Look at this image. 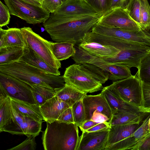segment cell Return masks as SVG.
Here are the masks:
<instances>
[{
	"mask_svg": "<svg viewBox=\"0 0 150 150\" xmlns=\"http://www.w3.org/2000/svg\"><path fill=\"white\" fill-rule=\"evenodd\" d=\"M102 15L98 14L64 16L51 13L43 25L52 39L56 42L74 41L79 44L85 35L98 22Z\"/></svg>",
	"mask_w": 150,
	"mask_h": 150,
	"instance_id": "cell-1",
	"label": "cell"
},
{
	"mask_svg": "<svg viewBox=\"0 0 150 150\" xmlns=\"http://www.w3.org/2000/svg\"><path fill=\"white\" fill-rule=\"evenodd\" d=\"M63 77L66 84L87 93L102 90L109 74L94 65L75 63L66 68Z\"/></svg>",
	"mask_w": 150,
	"mask_h": 150,
	"instance_id": "cell-2",
	"label": "cell"
},
{
	"mask_svg": "<svg viewBox=\"0 0 150 150\" xmlns=\"http://www.w3.org/2000/svg\"><path fill=\"white\" fill-rule=\"evenodd\" d=\"M0 72L8 75L28 85L34 84L43 86L56 92L66 84L63 75L47 73L20 60L0 65Z\"/></svg>",
	"mask_w": 150,
	"mask_h": 150,
	"instance_id": "cell-3",
	"label": "cell"
},
{
	"mask_svg": "<svg viewBox=\"0 0 150 150\" xmlns=\"http://www.w3.org/2000/svg\"><path fill=\"white\" fill-rule=\"evenodd\" d=\"M42 139L45 150H77L79 142L78 126L57 120L46 122Z\"/></svg>",
	"mask_w": 150,
	"mask_h": 150,
	"instance_id": "cell-4",
	"label": "cell"
},
{
	"mask_svg": "<svg viewBox=\"0 0 150 150\" xmlns=\"http://www.w3.org/2000/svg\"><path fill=\"white\" fill-rule=\"evenodd\" d=\"M11 15L16 16L27 23L35 25L43 23L50 13L42 7L30 4L22 0H4Z\"/></svg>",
	"mask_w": 150,
	"mask_h": 150,
	"instance_id": "cell-5",
	"label": "cell"
},
{
	"mask_svg": "<svg viewBox=\"0 0 150 150\" xmlns=\"http://www.w3.org/2000/svg\"><path fill=\"white\" fill-rule=\"evenodd\" d=\"M112 84L124 100L143 108L141 81L137 73L126 79L113 82Z\"/></svg>",
	"mask_w": 150,
	"mask_h": 150,
	"instance_id": "cell-6",
	"label": "cell"
},
{
	"mask_svg": "<svg viewBox=\"0 0 150 150\" xmlns=\"http://www.w3.org/2000/svg\"><path fill=\"white\" fill-rule=\"evenodd\" d=\"M27 47L33 51L50 66L59 69L60 61L55 57L48 45V41L34 32L30 27L21 28Z\"/></svg>",
	"mask_w": 150,
	"mask_h": 150,
	"instance_id": "cell-7",
	"label": "cell"
},
{
	"mask_svg": "<svg viewBox=\"0 0 150 150\" xmlns=\"http://www.w3.org/2000/svg\"><path fill=\"white\" fill-rule=\"evenodd\" d=\"M0 88L8 96L30 104H35L31 86L19 79L0 72Z\"/></svg>",
	"mask_w": 150,
	"mask_h": 150,
	"instance_id": "cell-8",
	"label": "cell"
},
{
	"mask_svg": "<svg viewBox=\"0 0 150 150\" xmlns=\"http://www.w3.org/2000/svg\"><path fill=\"white\" fill-rule=\"evenodd\" d=\"M97 23L131 31L141 30L140 26L130 17L127 10L120 7L110 10L102 15Z\"/></svg>",
	"mask_w": 150,
	"mask_h": 150,
	"instance_id": "cell-9",
	"label": "cell"
},
{
	"mask_svg": "<svg viewBox=\"0 0 150 150\" xmlns=\"http://www.w3.org/2000/svg\"><path fill=\"white\" fill-rule=\"evenodd\" d=\"M91 31L97 33L120 39L146 44L150 46V36L141 29L131 31L116 27H108L96 24Z\"/></svg>",
	"mask_w": 150,
	"mask_h": 150,
	"instance_id": "cell-10",
	"label": "cell"
},
{
	"mask_svg": "<svg viewBox=\"0 0 150 150\" xmlns=\"http://www.w3.org/2000/svg\"><path fill=\"white\" fill-rule=\"evenodd\" d=\"M101 93L106 99L111 110L112 115L119 112L150 113L142 108L124 100L117 94L112 84L103 87Z\"/></svg>",
	"mask_w": 150,
	"mask_h": 150,
	"instance_id": "cell-11",
	"label": "cell"
},
{
	"mask_svg": "<svg viewBox=\"0 0 150 150\" xmlns=\"http://www.w3.org/2000/svg\"><path fill=\"white\" fill-rule=\"evenodd\" d=\"M110 127L95 132H82L77 150H104Z\"/></svg>",
	"mask_w": 150,
	"mask_h": 150,
	"instance_id": "cell-12",
	"label": "cell"
},
{
	"mask_svg": "<svg viewBox=\"0 0 150 150\" xmlns=\"http://www.w3.org/2000/svg\"><path fill=\"white\" fill-rule=\"evenodd\" d=\"M52 14L61 16H76L99 13L84 0H67Z\"/></svg>",
	"mask_w": 150,
	"mask_h": 150,
	"instance_id": "cell-13",
	"label": "cell"
},
{
	"mask_svg": "<svg viewBox=\"0 0 150 150\" xmlns=\"http://www.w3.org/2000/svg\"><path fill=\"white\" fill-rule=\"evenodd\" d=\"M83 102L85 109L86 121L91 120L94 112H98L106 115L110 122L113 115L112 111L106 99L101 93L96 95H86L83 98Z\"/></svg>",
	"mask_w": 150,
	"mask_h": 150,
	"instance_id": "cell-14",
	"label": "cell"
},
{
	"mask_svg": "<svg viewBox=\"0 0 150 150\" xmlns=\"http://www.w3.org/2000/svg\"><path fill=\"white\" fill-rule=\"evenodd\" d=\"M40 107L44 120L51 122L57 120L64 110L71 107L55 95Z\"/></svg>",
	"mask_w": 150,
	"mask_h": 150,
	"instance_id": "cell-15",
	"label": "cell"
},
{
	"mask_svg": "<svg viewBox=\"0 0 150 150\" xmlns=\"http://www.w3.org/2000/svg\"><path fill=\"white\" fill-rule=\"evenodd\" d=\"M78 46L88 53L103 58H113L120 51L114 47L94 42L82 41Z\"/></svg>",
	"mask_w": 150,
	"mask_h": 150,
	"instance_id": "cell-16",
	"label": "cell"
},
{
	"mask_svg": "<svg viewBox=\"0 0 150 150\" xmlns=\"http://www.w3.org/2000/svg\"><path fill=\"white\" fill-rule=\"evenodd\" d=\"M35 67L48 74L59 76L60 72L59 69L54 68L47 63L33 51L25 47L23 55L19 60Z\"/></svg>",
	"mask_w": 150,
	"mask_h": 150,
	"instance_id": "cell-17",
	"label": "cell"
},
{
	"mask_svg": "<svg viewBox=\"0 0 150 150\" xmlns=\"http://www.w3.org/2000/svg\"><path fill=\"white\" fill-rule=\"evenodd\" d=\"M139 127L138 124L111 126L105 149L130 136Z\"/></svg>",
	"mask_w": 150,
	"mask_h": 150,
	"instance_id": "cell-18",
	"label": "cell"
},
{
	"mask_svg": "<svg viewBox=\"0 0 150 150\" xmlns=\"http://www.w3.org/2000/svg\"><path fill=\"white\" fill-rule=\"evenodd\" d=\"M9 98L12 106L22 114L30 117L37 122H42V120H44L39 105Z\"/></svg>",
	"mask_w": 150,
	"mask_h": 150,
	"instance_id": "cell-19",
	"label": "cell"
},
{
	"mask_svg": "<svg viewBox=\"0 0 150 150\" xmlns=\"http://www.w3.org/2000/svg\"><path fill=\"white\" fill-rule=\"evenodd\" d=\"M49 47L55 57L61 61L67 59L75 55L76 42L74 41L60 42H48Z\"/></svg>",
	"mask_w": 150,
	"mask_h": 150,
	"instance_id": "cell-20",
	"label": "cell"
},
{
	"mask_svg": "<svg viewBox=\"0 0 150 150\" xmlns=\"http://www.w3.org/2000/svg\"><path fill=\"white\" fill-rule=\"evenodd\" d=\"M150 113H136L131 112H119L112 115L110 124L111 126L116 125H139L146 115Z\"/></svg>",
	"mask_w": 150,
	"mask_h": 150,
	"instance_id": "cell-21",
	"label": "cell"
},
{
	"mask_svg": "<svg viewBox=\"0 0 150 150\" xmlns=\"http://www.w3.org/2000/svg\"><path fill=\"white\" fill-rule=\"evenodd\" d=\"M26 47L6 46L0 48V65L18 61L23 55Z\"/></svg>",
	"mask_w": 150,
	"mask_h": 150,
	"instance_id": "cell-22",
	"label": "cell"
},
{
	"mask_svg": "<svg viewBox=\"0 0 150 150\" xmlns=\"http://www.w3.org/2000/svg\"><path fill=\"white\" fill-rule=\"evenodd\" d=\"M86 95L87 93L65 84L64 87L56 92L55 95L71 107L76 102L83 99Z\"/></svg>",
	"mask_w": 150,
	"mask_h": 150,
	"instance_id": "cell-23",
	"label": "cell"
},
{
	"mask_svg": "<svg viewBox=\"0 0 150 150\" xmlns=\"http://www.w3.org/2000/svg\"><path fill=\"white\" fill-rule=\"evenodd\" d=\"M12 114L10 98L0 95V132L12 122Z\"/></svg>",
	"mask_w": 150,
	"mask_h": 150,
	"instance_id": "cell-24",
	"label": "cell"
},
{
	"mask_svg": "<svg viewBox=\"0 0 150 150\" xmlns=\"http://www.w3.org/2000/svg\"><path fill=\"white\" fill-rule=\"evenodd\" d=\"M29 85L31 87L35 104L39 106L55 95V91L46 87L34 84Z\"/></svg>",
	"mask_w": 150,
	"mask_h": 150,
	"instance_id": "cell-25",
	"label": "cell"
},
{
	"mask_svg": "<svg viewBox=\"0 0 150 150\" xmlns=\"http://www.w3.org/2000/svg\"><path fill=\"white\" fill-rule=\"evenodd\" d=\"M42 123L37 122L30 117L24 116L19 126L24 135L27 137L32 135L37 136L41 131Z\"/></svg>",
	"mask_w": 150,
	"mask_h": 150,
	"instance_id": "cell-26",
	"label": "cell"
},
{
	"mask_svg": "<svg viewBox=\"0 0 150 150\" xmlns=\"http://www.w3.org/2000/svg\"><path fill=\"white\" fill-rule=\"evenodd\" d=\"M5 46H27L21 28H8L6 30Z\"/></svg>",
	"mask_w": 150,
	"mask_h": 150,
	"instance_id": "cell-27",
	"label": "cell"
},
{
	"mask_svg": "<svg viewBox=\"0 0 150 150\" xmlns=\"http://www.w3.org/2000/svg\"><path fill=\"white\" fill-rule=\"evenodd\" d=\"M71 107L74 123L79 127L86 121L85 113L83 99L77 101Z\"/></svg>",
	"mask_w": 150,
	"mask_h": 150,
	"instance_id": "cell-28",
	"label": "cell"
},
{
	"mask_svg": "<svg viewBox=\"0 0 150 150\" xmlns=\"http://www.w3.org/2000/svg\"><path fill=\"white\" fill-rule=\"evenodd\" d=\"M137 73L141 81L150 83V53L141 60Z\"/></svg>",
	"mask_w": 150,
	"mask_h": 150,
	"instance_id": "cell-29",
	"label": "cell"
},
{
	"mask_svg": "<svg viewBox=\"0 0 150 150\" xmlns=\"http://www.w3.org/2000/svg\"><path fill=\"white\" fill-rule=\"evenodd\" d=\"M137 142L135 138L130 135L122 140L109 146L104 150H129Z\"/></svg>",
	"mask_w": 150,
	"mask_h": 150,
	"instance_id": "cell-30",
	"label": "cell"
},
{
	"mask_svg": "<svg viewBox=\"0 0 150 150\" xmlns=\"http://www.w3.org/2000/svg\"><path fill=\"white\" fill-rule=\"evenodd\" d=\"M97 12L103 15L110 9L111 0H84Z\"/></svg>",
	"mask_w": 150,
	"mask_h": 150,
	"instance_id": "cell-31",
	"label": "cell"
},
{
	"mask_svg": "<svg viewBox=\"0 0 150 150\" xmlns=\"http://www.w3.org/2000/svg\"><path fill=\"white\" fill-rule=\"evenodd\" d=\"M125 9L130 17L140 25V0H130Z\"/></svg>",
	"mask_w": 150,
	"mask_h": 150,
	"instance_id": "cell-32",
	"label": "cell"
},
{
	"mask_svg": "<svg viewBox=\"0 0 150 150\" xmlns=\"http://www.w3.org/2000/svg\"><path fill=\"white\" fill-rule=\"evenodd\" d=\"M140 26L150 24V6L148 0H140Z\"/></svg>",
	"mask_w": 150,
	"mask_h": 150,
	"instance_id": "cell-33",
	"label": "cell"
},
{
	"mask_svg": "<svg viewBox=\"0 0 150 150\" xmlns=\"http://www.w3.org/2000/svg\"><path fill=\"white\" fill-rule=\"evenodd\" d=\"M35 135L28 137L27 139L19 144L7 150H35L37 144Z\"/></svg>",
	"mask_w": 150,
	"mask_h": 150,
	"instance_id": "cell-34",
	"label": "cell"
},
{
	"mask_svg": "<svg viewBox=\"0 0 150 150\" xmlns=\"http://www.w3.org/2000/svg\"><path fill=\"white\" fill-rule=\"evenodd\" d=\"M143 108L150 113V83L141 81Z\"/></svg>",
	"mask_w": 150,
	"mask_h": 150,
	"instance_id": "cell-35",
	"label": "cell"
},
{
	"mask_svg": "<svg viewBox=\"0 0 150 150\" xmlns=\"http://www.w3.org/2000/svg\"><path fill=\"white\" fill-rule=\"evenodd\" d=\"M150 117V114L143 121L141 125L131 135L137 142L149 133L148 130V123Z\"/></svg>",
	"mask_w": 150,
	"mask_h": 150,
	"instance_id": "cell-36",
	"label": "cell"
},
{
	"mask_svg": "<svg viewBox=\"0 0 150 150\" xmlns=\"http://www.w3.org/2000/svg\"><path fill=\"white\" fill-rule=\"evenodd\" d=\"M10 13L8 8L0 1V26L2 27L8 24L10 19Z\"/></svg>",
	"mask_w": 150,
	"mask_h": 150,
	"instance_id": "cell-37",
	"label": "cell"
},
{
	"mask_svg": "<svg viewBox=\"0 0 150 150\" xmlns=\"http://www.w3.org/2000/svg\"><path fill=\"white\" fill-rule=\"evenodd\" d=\"M130 150H150V133L139 140Z\"/></svg>",
	"mask_w": 150,
	"mask_h": 150,
	"instance_id": "cell-38",
	"label": "cell"
},
{
	"mask_svg": "<svg viewBox=\"0 0 150 150\" xmlns=\"http://www.w3.org/2000/svg\"><path fill=\"white\" fill-rule=\"evenodd\" d=\"M62 2L60 0H43L42 7L50 13H54Z\"/></svg>",
	"mask_w": 150,
	"mask_h": 150,
	"instance_id": "cell-39",
	"label": "cell"
},
{
	"mask_svg": "<svg viewBox=\"0 0 150 150\" xmlns=\"http://www.w3.org/2000/svg\"><path fill=\"white\" fill-rule=\"evenodd\" d=\"M57 120L66 123H74L71 107H70L64 110Z\"/></svg>",
	"mask_w": 150,
	"mask_h": 150,
	"instance_id": "cell-40",
	"label": "cell"
},
{
	"mask_svg": "<svg viewBox=\"0 0 150 150\" xmlns=\"http://www.w3.org/2000/svg\"><path fill=\"white\" fill-rule=\"evenodd\" d=\"M91 120L98 123L107 122L110 123V120L105 115L100 112H94L92 116Z\"/></svg>",
	"mask_w": 150,
	"mask_h": 150,
	"instance_id": "cell-41",
	"label": "cell"
},
{
	"mask_svg": "<svg viewBox=\"0 0 150 150\" xmlns=\"http://www.w3.org/2000/svg\"><path fill=\"white\" fill-rule=\"evenodd\" d=\"M130 0H111L110 9L120 7L125 9Z\"/></svg>",
	"mask_w": 150,
	"mask_h": 150,
	"instance_id": "cell-42",
	"label": "cell"
},
{
	"mask_svg": "<svg viewBox=\"0 0 150 150\" xmlns=\"http://www.w3.org/2000/svg\"><path fill=\"white\" fill-rule=\"evenodd\" d=\"M110 127V123L107 122H103L99 123L84 131L88 132H95Z\"/></svg>",
	"mask_w": 150,
	"mask_h": 150,
	"instance_id": "cell-43",
	"label": "cell"
},
{
	"mask_svg": "<svg viewBox=\"0 0 150 150\" xmlns=\"http://www.w3.org/2000/svg\"><path fill=\"white\" fill-rule=\"evenodd\" d=\"M99 123L91 120H86L83 124L79 127L82 132L85 131Z\"/></svg>",
	"mask_w": 150,
	"mask_h": 150,
	"instance_id": "cell-44",
	"label": "cell"
},
{
	"mask_svg": "<svg viewBox=\"0 0 150 150\" xmlns=\"http://www.w3.org/2000/svg\"><path fill=\"white\" fill-rule=\"evenodd\" d=\"M6 30L0 28V48L5 46Z\"/></svg>",
	"mask_w": 150,
	"mask_h": 150,
	"instance_id": "cell-45",
	"label": "cell"
},
{
	"mask_svg": "<svg viewBox=\"0 0 150 150\" xmlns=\"http://www.w3.org/2000/svg\"><path fill=\"white\" fill-rule=\"evenodd\" d=\"M28 3L33 5L42 7V3L43 0H22Z\"/></svg>",
	"mask_w": 150,
	"mask_h": 150,
	"instance_id": "cell-46",
	"label": "cell"
},
{
	"mask_svg": "<svg viewBox=\"0 0 150 150\" xmlns=\"http://www.w3.org/2000/svg\"><path fill=\"white\" fill-rule=\"evenodd\" d=\"M141 30L150 36V24L144 26H140Z\"/></svg>",
	"mask_w": 150,
	"mask_h": 150,
	"instance_id": "cell-47",
	"label": "cell"
},
{
	"mask_svg": "<svg viewBox=\"0 0 150 150\" xmlns=\"http://www.w3.org/2000/svg\"><path fill=\"white\" fill-rule=\"evenodd\" d=\"M148 130L149 133L150 132V117L148 123Z\"/></svg>",
	"mask_w": 150,
	"mask_h": 150,
	"instance_id": "cell-48",
	"label": "cell"
},
{
	"mask_svg": "<svg viewBox=\"0 0 150 150\" xmlns=\"http://www.w3.org/2000/svg\"><path fill=\"white\" fill-rule=\"evenodd\" d=\"M62 3L66 1L67 0H60Z\"/></svg>",
	"mask_w": 150,
	"mask_h": 150,
	"instance_id": "cell-49",
	"label": "cell"
},
{
	"mask_svg": "<svg viewBox=\"0 0 150 150\" xmlns=\"http://www.w3.org/2000/svg\"></svg>",
	"mask_w": 150,
	"mask_h": 150,
	"instance_id": "cell-50",
	"label": "cell"
}]
</instances>
